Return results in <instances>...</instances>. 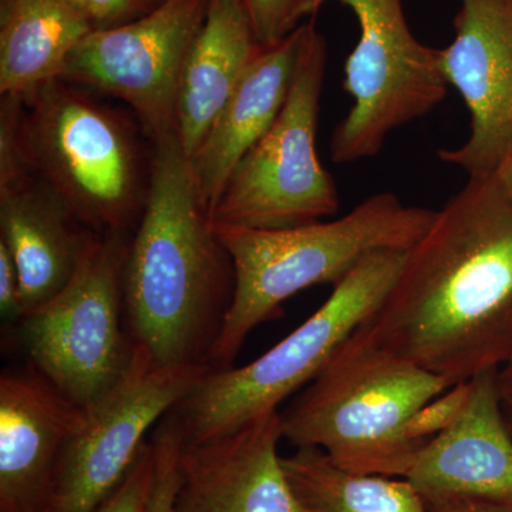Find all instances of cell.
Returning <instances> with one entry per match:
<instances>
[{
	"label": "cell",
	"instance_id": "1",
	"mask_svg": "<svg viewBox=\"0 0 512 512\" xmlns=\"http://www.w3.org/2000/svg\"><path fill=\"white\" fill-rule=\"evenodd\" d=\"M367 325L450 386L511 362L512 202L491 175L436 211Z\"/></svg>",
	"mask_w": 512,
	"mask_h": 512
},
{
	"label": "cell",
	"instance_id": "2",
	"mask_svg": "<svg viewBox=\"0 0 512 512\" xmlns=\"http://www.w3.org/2000/svg\"><path fill=\"white\" fill-rule=\"evenodd\" d=\"M153 143L146 205L124 262L131 342L161 365L210 366L234 269L177 134Z\"/></svg>",
	"mask_w": 512,
	"mask_h": 512
},
{
	"label": "cell",
	"instance_id": "3",
	"mask_svg": "<svg viewBox=\"0 0 512 512\" xmlns=\"http://www.w3.org/2000/svg\"><path fill=\"white\" fill-rule=\"evenodd\" d=\"M436 211L379 192L338 220L255 229L214 225L234 269V295L210 353L212 370L232 367L252 330L281 316L282 303L311 286L338 285L366 256L409 251Z\"/></svg>",
	"mask_w": 512,
	"mask_h": 512
},
{
	"label": "cell",
	"instance_id": "4",
	"mask_svg": "<svg viewBox=\"0 0 512 512\" xmlns=\"http://www.w3.org/2000/svg\"><path fill=\"white\" fill-rule=\"evenodd\" d=\"M448 387L380 345L366 322L279 413L282 440L318 447L353 473L403 478L420 448L406 440L404 427Z\"/></svg>",
	"mask_w": 512,
	"mask_h": 512
},
{
	"label": "cell",
	"instance_id": "5",
	"mask_svg": "<svg viewBox=\"0 0 512 512\" xmlns=\"http://www.w3.org/2000/svg\"><path fill=\"white\" fill-rule=\"evenodd\" d=\"M22 99L33 174L90 231L127 235L143 214L151 173L133 124L60 79Z\"/></svg>",
	"mask_w": 512,
	"mask_h": 512
},
{
	"label": "cell",
	"instance_id": "6",
	"mask_svg": "<svg viewBox=\"0 0 512 512\" xmlns=\"http://www.w3.org/2000/svg\"><path fill=\"white\" fill-rule=\"evenodd\" d=\"M406 252L366 256L333 286L328 301L274 348L248 365L211 370L175 407L184 441L234 433L279 412V404L311 383L340 346L379 311Z\"/></svg>",
	"mask_w": 512,
	"mask_h": 512
},
{
	"label": "cell",
	"instance_id": "7",
	"mask_svg": "<svg viewBox=\"0 0 512 512\" xmlns=\"http://www.w3.org/2000/svg\"><path fill=\"white\" fill-rule=\"evenodd\" d=\"M301 30L288 99L268 133L232 171L211 212L212 224L291 228L339 211L338 187L320 163L316 144L328 45L313 20Z\"/></svg>",
	"mask_w": 512,
	"mask_h": 512
},
{
	"label": "cell",
	"instance_id": "8",
	"mask_svg": "<svg viewBox=\"0 0 512 512\" xmlns=\"http://www.w3.org/2000/svg\"><path fill=\"white\" fill-rule=\"evenodd\" d=\"M127 249V235L94 234L62 291L20 319L33 367L83 409L119 383L133 357L121 326Z\"/></svg>",
	"mask_w": 512,
	"mask_h": 512
},
{
	"label": "cell",
	"instance_id": "9",
	"mask_svg": "<svg viewBox=\"0 0 512 512\" xmlns=\"http://www.w3.org/2000/svg\"><path fill=\"white\" fill-rule=\"evenodd\" d=\"M328 0H319L320 6ZM355 13L359 42L345 63L353 99L330 141L333 163L376 157L397 128L427 116L446 99L441 49L414 37L402 0H339Z\"/></svg>",
	"mask_w": 512,
	"mask_h": 512
},
{
	"label": "cell",
	"instance_id": "10",
	"mask_svg": "<svg viewBox=\"0 0 512 512\" xmlns=\"http://www.w3.org/2000/svg\"><path fill=\"white\" fill-rule=\"evenodd\" d=\"M210 366H165L134 346L119 383L89 407L82 429L57 463L49 512H93L124 480L146 434L211 372Z\"/></svg>",
	"mask_w": 512,
	"mask_h": 512
},
{
	"label": "cell",
	"instance_id": "11",
	"mask_svg": "<svg viewBox=\"0 0 512 512\" xmlns=\"http://www.w3.org/2000/svg\"><path fill=\"white\" fill-rule=\"evenodd\" d=\"M210 0H167L143 18L96 29L73 50L60 80L128 104L146 136L175 133L178 86Z\"/></svg>",
	"mask_w": 512,
	"mask_h": 512
},
{
	"label": "cell",
	"instance_id": "12",
	"mask_svg": "<svg viewBox=\"0 0 512 512\" xmlns=\"http://www.w3.org/2000/svg\"><path fill=\"white\" fill-rule=\"evenodd\" d=\"M454 29L441 69L466 103L470 136L437 154L468 177H490L512 144V0H460Z\"/></svg>",
	"mask_w": 512,
	"mask_h": 512
},
{
	"label": "cell",
	"instance_id": "13",
	"mask_svg": "<svg viewBox=\"0 0 512 512\" xmlns=\"http://www.w3.org/2000/svg\"><path fill=\"white\" fill-rule=\"evenodd\" d=\"M498 370L470 380V397L450 429L417 450L406 478L430 512L467 503L512 504V434Z\"/></svg>",
	"mask_w": 512,
	"mask_h": 512
},
{
	"label": "cell",
	"instance_id": "14",
	"mask_svg": "<svg viewBox=\"0 0 512 512\" xmlns=\"http://www.w3.org/2000/svg\"><path fill=\"white\" fill-rule=\"evenodd\" d=\"M281 440L279 412L214 439H183L173 512H299Z\"/></svg>",
	"mask_w": 512,
	"mask_h": 512
},
{
	"label": "cell",
	"instance_id": "15",
	"mask_svg": "<svg viewBox=\"0 0 512 512\" xmlns=\"http://www.w3.org/2000/svg\"><path fill=\"white\" fill-rule=\"evenodd\" d=\"M86 414L35 367L2 373L0 512L47 507L59 458Z\"/></svg>",
	"mask_w": 512,
	"mask_h": 512
},
{
	"label": "cell",
	"instance_id": "16",
	"mask_svg": "<svg viewBox=\"0 0 512 512\" xmlns=\"http://www.w3.org/2000/svg\"><path fill=\"white\" fill-rule=\"evenodd\" d=\"M0 232L18 266L23 316L62 291L96 234L35 174L0 187Z\"/></svg>",
	"mask_w": 512,
	"mask_h": 512
},
{
	"label": "cell",
	"instance_id": "17",
	"mask_svg": "<svg viewBox=\"0 0 512 512\" xmlns=\"http://www.w3.org/2000/svg\"><path fill=\"white\" fill-rule=\"evenodd\" d=\"M301 26L252 60L200 147L188 158L198 194L210 215L232 171L268 133L288 99L301 46Z\"/></svg>",
	"mask_w": 512,
	"mask_h": 512
},
{
	"label": "cell",
	"instance_id": "18",
	"mask_svg": "<svg viewBox=\"0 0 512 512\" xmlns=\"http://www.w3.org/2000/svg\"><path fill=\"white\" fill-rule=\"evenodd\" d=\"M261 50L241 0H210L178 86L175 134L185 156H194Z\"/></svg>",
	"mask_w": 512,
	"mask_h": 512
},
{
	"label": "cell",
	"instance_id": "19",
	"mask_svg": "<svg viewBox=\"0 0 512 512\" xmlns=\"http://www.w3.org/2000/svg\"><path fill=\"white\" fill-rule=\"evenodd\" d=\"M94 26L73 0H2L0 94L25 97L62 77Z\"/></svg>",
	"mask_w": 512,
	"mask_h": 512
},
{
	"label": "cell",
	"instance_id": "20",
	"mask_svg": "<svg viewBox=\"0 0 512 512\" xmlns=\"http://www.w3.org/2000/svg\"><path fill=\"white\" fill-rule=\"evenodd\" d=\"M281 461L299 512H430L406 478L353 473L318 447Z\"/></svg>",
	"mask_w": 512,
	"mask_h": 512
},
{
	"label": "cell",
	"instance_id": "21",
	"mask_svg": "<svg viewBox=\"0 0 512 512\" xmlns=\"http://www.w3.org/2000/svg\"><path fill=\"white\" fill-rule=\"evenodd\" d=\"M262 49L281 43L305 18L319 12V0H241Z\"/></svg>",
	"mask_w": 512,
	"mask_h": 512
},
{
	"label": "cell",
	"instance_id": "22",
	"mask_svg": "<svg viewBox=\"0 0 512 512\" xmlns=\"http://www.w3.org/2000/svg\"><path fill=\"white\" fill-rule=\"evenodd\" d=\"M156 456V478L148 512H173L178 485V457L183 444V430L177 417L171 416L158 426L151 439Z\"/></svg>",
	"mask_w": 512,
	"mask_h": 512
},
{
	"label": "cell",
	"instance_id": "23",
	"mask_svg": "<svg viewBox=\"0 0 512 512\" xmlns=\"http://www.w3.org/2000/svg\"><path fill=\"white\" fill-rule=\"evenodd\" d=\"M470 387V380L454 384L446 392L424 404L404 427L406 440L421 447L450 429L466 409Z\"/></svg>",
	"mask_w": 512,
	"mask_h": 512
},
{
	"label": "cell",
	"instance_id": "24",
	"mask_svg": "<svg viewBox=\"0 0 512 512\" xmlns=\"http://www.w3.org/2000/svg\"><path fill=\"white\" fill-rule=\"evenodd\" d=\"M156 478L153 443L147 441L124 480L93 512H148Z\"/></svg>",
	"mask_w": 512,
	"mask_h": 512
},
{
	"label": "cell",
	"instance_id": "25",
	"mask_svg": "<svg viewBox=\"0 0 512 512\" xmlns=\"http://www.w3.org/2000/svg\"><path fill=\"white\" fill-rule=\"evenodd\" d=\"M94 29H109L133 22L160 8L167 0H73Z\"/></svg>",
	"mask_w": 512,
	"mask_h": 512
},
{
	"label": "cell",
	"instance_id": "26",
	"mask_svg": "<svg viewBox=\"0 0 512 512\" xmlns=\"http://www.w3.org/2000/svg\"><path fill=\"white\" fill-rule=\"evenodd\" d=\"M0 311L3 319H22V284L9 248L0 241Z\"/></svg>",
	"mask_w": 512,
	"mask_h": 512
},
{
	"label": "cell",
	"instance_id": "27",
	"mask_svg": "<svg viewBox=\"0 0 512 512\" xmlns=\"http://www.w3.org/2000/svg\"><path fill=\"white\" fill-rule=\"evenodd\" d=\"M497 383L505 424L512 434V360L498 370Z\"/></svg>",
	"mask_w": 512,
	"mask_h": 512
},
{
	"label": "cell",
	"instance_id": "28",
	"mask_svg": "<svg viewBox=\"0 0 512 512\" xmlns=\"http://www.w3.org/2000/svg\"><path fill=\"white\" fill-rule=\"evenodd\" d=\"M491 177L504 192L505 197L512 202V144Z\"/></svg>",
	"mask_w": 512,
	"mask_h": 512
},
{
	"label": "cell",
	"instance_id": "29",
	"mask_svg": "<svg viewBox=\"0 0 512 512\" xmlns=\"http://www.w3.org/2000/svg\"><path fill=\"white\" fill-rule=\"evenodd\" d=\"M434 512H512V504L467 503Z\"/></svg>",
	"mask_w": 512,
	"mask_h": 512
},
{
	"label": "cell",
	"instance_id": "30",
	"mask_svg": "<svg viewBox=\"0 0 512 512\" xmlns=\"http://www.w3.org/2000/svg\"><path fill=\"white\" fill-rule=\"evenodd\" d=\"M32 512H49V508H42V510L32 511Z\"/></svg>",
	"mask_w": 512,
	"mask_h": 512
}]
</instances>
